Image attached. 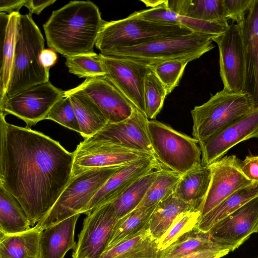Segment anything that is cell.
I'll return each mask as SVG.
<instances>
[{
	"mask_svg": "<svg viewBox=\"0 0 258 258\" xmlns=\"http://www.w3.org/2000/svg\"><path fill=\"white\" fill-rule=\"evenodd\" d=\"M74 153L44 134L7 122L0 114V186L12 195L34 227L70 182Z\"/></svg>",
	"mask_w": 258,
	"mask_h": 258,
	"instance_id": "cell-1",
	"label": "cell"
},
{
	"mask_svg": "<svg viewBox=\"0 0 258 258\" xmlns=\"http://www.w3.org/2000/svg\"><path fill=\"white\" fill-rule=\"evenodd\" d=\"M107 21L91 1H71L53 11L43 25L47 46L65 57L95 55L97 39Z\"/></svg>",
	"mask_w": 258,
	"mask_h": 258,
	"instance_id": "cell-2",
	"label": "cell"
},
{
	"mask_svg": "<svg viewBox=\"0 0 258 258\" xmlns=\"http://www.w3.org/2000/svg\"><path fill=\"white\" fill-rule=\"evenodd\" d=\"M44 49V38L32 15H20L5 101L25 90L49 81V69L45 68L40 59Z\"/></svg>",
	"mask_w": 258,
	"mask_h": 258,
	"instance_id": "cell-3",
	"label": "cell"
},
{
	"mask_svg": "<svg viewBox=\"0 0 258 258\" xmlns=\"http://www.w3.org/2000/svg\"><path fill=\"white\" fill-rule=\"evenodd\" d=\"M213 37L214 36L205 33L193 32L116 49L103 55L128 59L147 66L175 59L194 60L214 48Z\"/></svg>",
	"mask_w": 258,
	"mask_h": 258,
	"instance_id": "cell-4",
	"label": "cell"
},
{
	"mask_svg": "<svg viewBox=\"0 0 258 258\" xmlns=\"http://www.w3.org/2000/svg\"><path fill=\"white\" fill-rule=\"evenodd\" d=\"M193 32L180 25L140 18L132 13L124 19L107 21L99 33L95 47L103 55L116 49Z\"/></svg>",
	"mask_w": 258,
	"mask_h": 258,
	"instance_id": "cell-5",
	"label": "cell"
},
{
	"mask_svg": "<svg viewBox=\"0 0 258 258\" xmlns=\"http://www.w3.org/2000/svg\"><path fill=\"white\" fill-rule=\"evenodd\" d=\"M254 109L247 93L223 89L191 111L193 138L202 142Z\"/></svg>",
	"mask_w": 258,
	"mask_h": 258,
	"instance_id": "cell-6",
	"label": "cell"
},
{
	"mask_svg": "<svg viewBox=\"0 0 258 258\" xmlns=\"http://www.w3.org/2000/svg\"><path fill=\"white\" fill-rule=\"evenodd\" d=\"M121 166L92 168L72 177L54 206L36 225L43 230L73 215L83 214L95 195Z\"/></svg>",
	"mask_w": 258,
	"mask_h": 258,
	"instance_id": "cell-7",
	"label": "cell"
},
{
	"mask_svg": "<svg viewBox=\"0 0 258 258\" xmlns=\"http://www.w3.org/2000/svg\"><path fill=\"white\" fill-rule=\"evenodd\" d=\"M148 131L157 159L167 169L183 175L202 166L199 142L155 120H149Z\"/></svg>",
	"mask_w": 258,
	"mask_h": 258,
	"instance_id": "cell-8",
	"label": "cell"
},
{
	"mask_svg": "<svg viewBox=\"0 0 258 258\" xmlns=\"http://www.w3.org/2000/svg\"><path fill=\"white\" fill-rule=\"evenodd\" d=\"M65 96V91L49 81L25 90L6 99L0 105V114H10L23 120L31 128L39 121L47 119L53 105Z\"/></svg>",
	"mask_w": 258,
	"mask_h": 258,
	"instance_id": "cell-9",
	"label": "cell"
},
{
	"mask_svg": "<svg viewBox=\"0 0 258 258\" xmlns=\"http://www.w3.org/2000/svg\"><path fill=\"white\" fill-rule=\"evenodd\" d=\"M219 53V72L223 89L243 91L245 55L241 23H231L222 34L213 37Z\"/></svg>",
	"mask_w": 258,
	"mask_h": 258,
	"instance_id": "cell-10",
	"label": "cell"
},
{
	"mask_svg": "<svg viewBox=\"0 0 258 258\" xmlns=\"http://www.w3.org/2000/svg\"><path fill=\"white\" fill-rule=\"evenodd\" d=\"M149 120L144 113L134 107L127 118L116 123H108L83 141L115 145L155 157L148 134Z\"/></svg>",
	"mask_w": 258,
	"mask_h": 258,
	"instance_id": "cell-11",
	"label": "cell"
},
{
	"mask_svg": "<svg viewBox=\"0 0 258 258\" xmlns=\"http://www.w3.org/2000/svg\"><path fill=\"white\" fill-rule=\"evenodd\" d=\"M240 162L235 155H230L224 156L208 165L211 170V181L199 209L200 218L237 190L254 183L243 173Z\"/></svg>",
	"mask_w": 258,
	"mask_h": 258,
	"instance_id": "cell-12",
	"label": "cell"
},
{
	"mask_svg": "<svg viewBox=\"0 0 258 258\" xmlns=\"http://www.w3.org/2000/svg\"><path fill=\"white\" fill-rule=\"evenodd\" d=\"M258 231V196L214 225L209 231L212 241L230 252Z\"/></svg>",
	"mask_w": 258,
	"mask_h": 258,
	"instance_id": "cell-13",
	"label": "cell"
},
{
	"mask_svg": "<svg viewBox=\"0 0 258 258\" xmlns=\"http://www.w3.org/2000/svg\"><path fill=\"white\" fill-rule=\"evenodd\" d=\"M86 215L72 258H100L118 219L111 203L100 206Z\"/></svg>",
	"mask_w": 258,
	"mask_h": 258,
	"instance_id": "cell-14",
	"label": "cell"
},
{
	"mask_svg": "<svg viewBox=\"0 0 258 258\" xmlns=\"http://www.w3.org/2000/svg\"><path fill=\"white\" fill-rule=\"evenodd\" d=\"M251 138L258 139V109L237 119L207 139L199 143L202 166H208L239 143Z\"/></svg>",
	"mask_w": 258,
	"mask_h": 258,
	"instance_id": "cell-15",
	"label": "cell"
},
{
	"mask_svg": "<svg viewBox=\"0 0 258 258\" xmlns=\"http://www.w3.org/2000/svg\"><path fill=\"white\" fill-rule=\"evenodd\" d=\"M106 75L124 96L145 114L144 83L149 66L99 54Z\"/></svg>",
	"mask_w": 258,
	"mask_h": 258,
	"instance_id": "cell-16",
	"label": "cell"
},
{
	"mask_svg": "<svg viewBox=\"0 0 258 258\" xmlns=\"http://www.w3.org/2000/svg\"><path fill=\"white\" fill-rule=\"evenodd\" d=\"M71 90L83 94L92 100L108 123H116L127 118L136 107L107 76L86 79Z\"/></svg>",
	"mask_w": 258,
	"mask_h": 258,
	"instance_id": "cell-17",
	"label": "cell"
},
{
	"mask_svg": "<svg viewBox=\"0 0 258 258\" xmlns=\"http://www.w3.org/2000/svg\"><path fill=\"white\" fill-rule=\"evenodd\" d=\"M73 153L72 177L92 168L120 166L150 155L115 145L84 141Z\"/></svg>",
	"mask_w": 258,
	"mask_h": 258,
	"instance_id": "cell-18",
	"label": "cell"
},
{
	"mask_svg": "<svg viewBox=\"0 0 258 258\" xmlns=\"http://www.w3.org/2000/svg\"><path fill=\"white\" fill-rule=\"evenodd\" d=\"M160 168L161 164L151 155L121 166L95 195L83 214L87 215L100 206L111 203L138 178Z\"/></svg>",
	"mask_w": 258,
	"mask_h": 258,
	"instance_id": "cell-19",
	"label": "cell"
},
{
	"mask_svg": "<svg viewBox=\"0 0 258 258\" xmlns=\"http://www.w3.org/2000/svg\"><path fill=\"white\" fill-rule=\"evenodd\" d=\"M245 55L243 91L250 97L258 109V0H255L241 22Z\"/></svg>",
	"mask_w": 258,
	"mask_h": 258,
	"instance_id": "cell-20",
	"label": "cell"
},
{
	"mask_svg": "<svg viewBox=\"0 0 258 258\" xmlns=\"http://www.w3.org/2000/svg\"><path fill=\"white\" fill-rule=\"evenodd\" d=\"M81 214L69 217L44 229L39 241V258H64L70 249H74L77 221Z\"/></svg>",
	"mask_w": 258,
	"mask_h": 258,
	"instance_id": "cell-21",
	"label": "cell"
},
{
	"mask_svg": "<svg viewBox=\"0 0 258 258\" xmlns=\"http://www.w3.org/2000/svg\"><path fill=\"white\" fill-rule=\"evenodd\" d=\"M20 15L18 12H14L11 15H7L4 12L0 13V104L6 99V92L14 60L18 25Z\"/></svg>",
	"mask_w": 258,
	"mask_h": 258,
	"instance_id": "cell-22",
	"label": "cell"
},
{
	"mask_svg": "<svg viewBox=\"0 0 258 258\" xmlns=\"http://www.w3.org/2000/svg\"><path fill=\"white\" fill-rule=\"evenodd\" d=\"M163 6L179 15L199 20L228 21L224 0H165Z\"/></svg>",
	"mask_w": 258,
	"mask_h": 258,
	"instance_id": "cell-23",
	"label": "cell"
},
{
	"mask_svg": "<svg viewBox=\"0 0 258 258\" xmlns=\"http://www.w3.org/2000/svg\"><path fill=\"white\" fill-rule=\"evenodd\" d=\"M133 14L140 18L180 25L194 32L205 33L213 36L223 33L229 25L228 23L208 22L182 16L163 5L136 11Z\"/></svg>",
	"mask_w": 258,
	"mask_h": 258,
	"instance_id": "cell-24",
	"label": "cell"
},
{
	"mask_svg": "<svg viewBox=\"0 0 258 258\" xmlns=\"http://www.w3.org/2000/svg\"><path fill=\"white\" fill-rule=\"evenodd\" d=\"M42 231L35 225L20 233H0V258H39Z\"/></svg>",
	"mask_w": 258,
	"mask_h": 258,
	"instance_id": "cell-25",
	"label": "cell"
},
{
	"mask_svg": "<svg viewBox=\"0 0 258 258\" xmlns=\"http://www.w3.org/2000/svg\"><path fill=\"white\" fill-rule=\"evenodd\" d=\"M211 177L209 166L194 168L182 175L174 194L194 209L199 210L207 193Z\"/></svg>",
	"mask_w": 258,
	"mask_h": 258,
	"instance_id": "cell-26",
	"label": "cell"
},
{
	"mask_svg": "<svg viewBox=\"0 0 258 258\" xmlns=\"http://www.w3.org/2000/svg\"><path fill=\"white\" fill-rule=\"evenodd\" d=\"M158 241L148 226L134 236L104 250L100 258H157Z\"/></svg>",
	"mask_w": 258,
	"mask_h": 258,
	"instance_id": "cell-27",
	"label": "cell"
},
{
	"mask_svg": "<svg viewBox=\"0 0 258 258\" xmlns=\"http://www.w3.org/2000/svg\"><path fill=\"white\" fill-rule=\"evenodd\" d=\"M70 97L78 119L81 135L89 138L103 128L108 120L98 107L83 94L72 91H65Z\"/></svg>",
	"mask_w": 258,
	"mask_h": 258,
	"instance_id": "cell-28",
	"label": "cell"
},
{
	"mask_svg": "<svg viewBox=\"0 0 258 258\" xmlns=\"http://www.w3.org/2000/svg\"><path fill=\"white\" fill-rule=\"evenodd\" d=\"M257 196L258 182L237 190L200 218L197 227L204 232H208L219 221Z\"/></svg>",
	"mask_w": 258,
	"mask_h": 258,
	"instance_id": "cell-29",
	"label": "cell"
},
{
	"mask_svg": "<svg viewBox=\"0 0 258 258\" xmlns=\"http://www.w3.org/2000/svg\"><path fill=\"white\" fill-rule=\"evenodd\" d=\"M191 209H194L177 198L174 193L160 201L148 223L149 231L152 237L158 241L179 214Z\"/></svg>",
	"mask_w": 258,
	"mask_h": 258,
	"instance_id": "cell-30",
	"label": "cell"
},
{
	"mask_svg": "<svg viewBox=\"0 0 258 258\" xmlns=\"http://www.w3.org/2000/svg\"><path fill=\"white\" fill-rule=\"evenodd\" d=\"M157 205L138 207L125 216L118 219L105 249L134 236L146 228Z\"/></svg>",
	"mask_w": 258,
	"mask_h": 258,
	"instance_id": "cell-31",
	"label": "cell"
},
{
	"mask_svg": "<svg viewBox=\"0 0 258 258\" xmlns=\"http://www.w3.org/2000/svg\"><path fill=\"white\" fill-rule=\"evenodd\" d=\"M31 225L19 202L0 186V233L15 234L29 230Z\"/></svg>",
	"mask_w": 258,
	"mask_h": 258,
	"instance_id": "cell-32",
	"label": "cell"
},
{
	"mask_svg": "<svg viewBox=\"0 0 258 258\" xmlns=\"http://www.w3.org/2000/svg\"><path fill=\"white\" fill-rule=\"evenodd\" d=\"M162 168L150 171L138 178L111 202L117 219L125 216L138 207Z\"/></svg>",
	"mask_w": 258,
	"mask_h": 258,
	"instance_id": "cell-33",
	"label": "cell"
},
{
	"mask_svg": "<svg viewBox=\"0 0 258 258\" xmlns=\"http://www.w3.org/2000/svg\"><path fill=\"white\" fill-rule=\"evenodd\" d=\"M217 245L208 232H204L196 226L180 236L166 248L159 251L157 258H177L200 249Z\"/></svg>",
	"mask_w": 258,
	"mask_h": 258,
	"instance_id": "cell-34",
	"label": "cell"
},
{
	"mask_svg": "<svg viewBox=\"0 0 258 258\" xmlns=\"http://www.w3.org/2000/svg\"><path fill=\"white\" fill-rule=\"evenodd\" d=\"M182 175L170 169L162 168L138 207L157 205L173 194Z\"/></svg>",
	"mask_w": 258,
	"mask_h": 258,
	"instance_id": "cell-35",
	"label": "cell"
},
{
	"mask_svg": "<svg viewBox=\"0 0 258 258\" xmlns=\"http://www.w3.org/2000/svg\"><path fill=\"white\" fill-rule=\"evenodd\" d=\"M167 91L153 71L147 74L144 83L145 113L148 119L156 118L163 106Z\"/></svg>",
	"mask_w": 258,
	"mask_h": 258,
	"instance_id": "cell-36",
	"label": "cell"
},
{
	"mask_svg": "<svg viewBox=\"0 0 258 258\" xmlns=\"http://www.w3.org/2000/svg\"><path fill=\"white\" fill-rule=\"evenodd\" d=\"M200 216V211L198 209H191L179 214L164 235L158 240L159 250L166 248L180 236L195 227Z\"/></svg>",
	"mask_w": 258,
	"mask_h": 258,
	"instance_id": "cell-37",
	"label": "cell"
},
{
	"mask_svg": "<svg viewBox=\"0 0 258 258\" xmlns=\"http://www.w3.org/2000/svg\"><path fill=\"white\" fill-rule=\"evenodd\" d=\"M65 57V64L69 72L79 78L88 79L106 75L99 54L95 55H81Z\"/></svg>",
	"mask_w": 258,
	"mask_h": 258,
	"instance_id": "cell-38",
	"label": "cell"
},
{
	"mask_svg": "<svg viewBox=\"0 0 258 258\" xmlns=\"http://www.w3.org/2000/svg\"><path fill=\"white\" fill-rule=\"evenodd\" d=\"M191 59H175L149 66L169 94L180 82L185 68Z\"/></svg>",
	"mask_w": 258,
	"mask_h": 258,
	"instance_id": "cell-39",
	"label": "cell"
},
{
	"mask_svg": "<svg viewBox=\"0 0 258 258\" xmlns=\"http://www.w3.org/2000/svg\"><path fill=\"white\" fill-rule=\"evenodd\" d=\"M47 119L80 133V128L74 109L68 96L65 95L53 105L48 114Z\"/></svg>",
	"mask_w": 258,
	"mask_h": 258,
	"instance_id": "cell-40",
	"label": "cell"
},
{
	"mask_svg": "<svg viewBox=\"0 0 258 258\" xmlns=\"http://www.w3.org/2000/svg\"><path fill=\"white\" fill-rule=\"evenodd\" d=\"M255 0H224L227 18L233 23L242 22Z\"/></svg>",
	"mask_w": 258,
	"mask_h": 258,
	"instance_id": "cell-41",
	"label": "cell"
},
{
	"mask_svg": "<svg viewBox=\"0 0 258 258\" xmlns=\"http://www.w3.org/2000/svg\"><path fill=\"white\" fill-rule=\"evenodd\" d=\"M230 252L228 249L216 246L193 251L177 258H221Z\"/></svg>",
	"mask_w": 258,
	"mask_h": 258,
	"instance_id": "cell-42",
	"label": "cell"
},
{
	"mask_svg": "<svg viewBox=\"0 0 258 258\" xmlns=\"http://www.w3.org/2000/svg\"><path fill=\"white\" fill-rule=\"evenodd\" d=\"M244 175L253 182H258V156H247L240 162Z\"/></svg>",
	"mask_w": 258,
	"mask_h": 258,
	"instance_id": "cell-43",
	"label": "cell"
},
{
	"mask_svg": "<svg viewBox=\"0 0 258 258\" xmlns=\"http://www.w3.org/2000/svg\"><path fill=\"white\" fill-rule=\"evenodd\" d=\"M55 1V0H26L24 6L29 10V14L39 15L45 8L52 5Z\"/></svg>",
	"mask_w": 258,
	"mask_h": 258,
	"instance_id": "cell-44",
	"label": "cell"
},
{
	"mask_svg": "<svg viewBox=\"0 0 258 258\" xmlns=\"http://www.w3.org/2000/svg\"><path fill=\"white\" fill-rule=\"evenodd\" d=\"M26 0H0L1 12H7L11 15L14 12L19 13V10L24 6Z\"/></svg>",
	"mask_w": 258,
	"mask_h": 258,
	"instance_id": "cell-45",
	"label": "cell"
},
{
	"mask_svg": "<svg viewBox=\"0 0 258 258\" xmlns=\"http://www.w3.org/2000/svg\"><path fill=\"white\" fill-rule=\"evenodd\" d=\"M57 58V56L55 51L51 49H44L40 56L42 64L49 69L55 63Z\"/></svg>",
	"mask_w": 258,
	"mask_h": 258,
	"instance_id": "cell-46",
	"label": "cell"
},
{
	"mask_svg": "<svg viewBox=\"0 0 258 258\" xmlns=\"http://www.w3.org/2000/svg\"><path fill=\"white\" fill-rule=\"evenodd\" d=\"M141 1L144 3L146 7H150L151 9L162 6L165 2V0H142Z\"/></svg>",
	"mask_w": 258,
	"mask_h": 258,
	"instance_id": "cell-47",
	"label": "cell"
},
{
	"mask_svg": "<svg viewBox=\"0 0 258 258\" xmlns=\"http://www.w3.org/2000/svg\"><path fill=\"white\" fill-rule=\"evenodd\" d=\"M257 232H258V231H257Z\"/></svg>",
	"mask_w": 258,
	"mask_h": 258,
	"instance_id": "cell-48",
	"label": "cell"
},
{
	"mask_svg": "<svg viewBox=\"0 0 258 258\" xmlns=\"http://www.w3.org/2000/svg\"><path fill=\"white\" fill-rule=\"evenodd\" d=\"M257 258H258V257H257Z\"/></svg>",
	"mask_w": 258,
	"mask_h": 258,
	"instance_id": "cell-49",
	"label": "cell"
}]
</instances>
